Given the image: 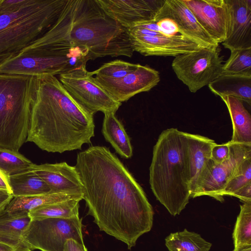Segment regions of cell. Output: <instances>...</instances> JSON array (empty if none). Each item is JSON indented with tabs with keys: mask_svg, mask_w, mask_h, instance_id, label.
I'll return each mask as SVG.
<instances>
[{
	"mask_svg": "<svg viewBox=\"0 0 251 251\" xmlns=\"http://www.w3.org/2000/svg\"><path fill=\"white\" fill-rule=\"evenodd\" d=\"M229 111L232 124V143L251 144V116L240 100L231 96L220 97Z\"/></svg>",
	"mask_w": 251,
	"mask_h": 251,
	"instance_id": "cell-22",
	"label": "cell"
},
{
	"mask_svg": "<svg viewBox=\"0 0 251 251\" xmlns=\"http://www.w3.org/2000/svg\"><path fill=\"white\" fill-rule=\"evenodd\" d=\"M129 37L134 51L144 56L176 57L205 47L197 41L179 34Z\"/></svg>",
	"mask_w": 251,
	"mask_h": 251,
	"instance_id": "cell-15",
	"label": "cell"
},
{
	"mask_svg": "<svg viewBox=\"0 0 251 251\" xmlns=\"http://www.w3.org/2000/svg\"><path fill=\"white\" fill-rule=\"evenodd\" d=\"M114 112L104 113L102 133L105 139L122 157L130 158L133 150L130 139Z\"/></svg>",
	"mask_w": 251,
	"mask_h": 251,
	"instance_id": "cell-23",
	"label": "cell"
},
{
	"mask_svg": "<svg viewBox=\"0 0 251 251\" xmlns=\"http://www.w3.org/2000/svg\"><path fill=\"white\" fill-rule=\"evenodd\" d=\"M30 0H0V12L13 11L27 4Z\"/></svg>",
	"mask_w": 251,
	"mask_h": 251,
	"instance_id": "cell-34",
	"label": "cell"
},
{
	"mask_svg": "<svg viewBox=\"0 0 251 251\" xmlns=\"http://www.w3.org/2000/svg\"><path fill=\"white\" fill-rule=\"evenodd\" d=\"M232 238L234 247L251 245V201L240 205V211L234 226Z\"/></svg>",
	"mask_w": 251,
	"mask_h": 251,
	"instance_id": "cell-30",
	"label": "cell"
},
{
	"mask_svg": "<svg viewBox=\"0 0 251 251\" xmlns=\"http://www.w3.org/2000/svg\"><path fill=\"white\" fill-rule=\"evenodd\" d=\"M0 189L8 191L11 194V189L9 185L7 178L0 173Z\"/></svg>",
	"mask_w": 251,
	"mask_h": 251,
	"instance_id": "cell-38",
	"label": "cell"
},
{
	"mask_svg": "<svg viewBox=\"0 0 251 251\" xmlns=\"http://www.w3.org/2000/svg\"><path fill=\"white\" fill-rule=\"evenodd\" d=\"M232 196L239 199L243 202L251 201V183L235 192Z\"/></svg>",
	"mask_w": 251,
	"mask_h": 251,
	"instance_id": "cell-35",
	"label": "cell"
},
{
	"mask_svg": "<svg viewBox=\"0 0 251 251\" xmlns=\"http://www.w3.org/2000/svg\"><path fill=\"white\" fill-rule=\"evenodd\" d=\"M223 74L251 75V48L231 50Z\"/></svg>",
	"mask_w": 251,
	"mask_h": 251,
	"instance_id": "cell-29",
	"label": "cell"
},
{
	"mask_svg": "<svg viewBox=\"0 0 251 251\" xmlns=\"http://www.w3.org/2000/svg\"><path fill=\"white\" fill-rule=\"evenodd\" d=\"M83 185L88 214L101 231L128 249L152 226L153 210L140 185L105 146L78 153L75 166Z\"/></svg>",
	"mask_w": 251,
	"mask_h": 251,
	"instance_id": "cell-1",
	"label": "cell"
},
{
	"mask_svg": "<svg viewBox=\"0 0 251 251\" xmlns=\"http://www.w3.org/2000/svg\"><path fill=\"white\" fill-rule=\"evenodd\" d=\"M69 239L84 244L79 216L31 220L22 235L24 245L32 251H63Z\"/></svg>",
	"mask_w": 251,
	"mask_h": 251,
	"instance_id": "cell-8",
	"label": "cell"
},
{
	"mask_svg": "<svg viewBox=\"0 0 251 251\" xmlns=\"http://www.w3.org/2000/svg\"><path fill=\"white\" fill-rule=\"evenodd\" d=\"M59 80L69 94L93 115L98 111L116 113L122 104L96 82L86 65L60 74Z\"/></svg>",
	"mask_w": 251,
	"mask_h": 251,
	"instance_id": "cell-10",
	"label": "cell"
},
{
	"mask_svg": "<svg viewBox=\"0 0 251 251\" xmlns=\"http://www.w3.org/2000/svg\"><path fill=\"white\" fill-rule=\"evenodd\" d=\"M13 198L8 191L0 189V211L5 208Z\"/></svg>",
	"mask_w": 251,
	"mask_h": 251,
	"instance_id": "cell-37",
	"label": "cell"
},
{
	"mask_svg": "<svg viewBox=\"0 0 251 251\" xmlns=\"http://www.w3.org/2000/svg\"><path fill=\"white\" fill-rule=\"evenodd\" d=\"M251 183V157L246 159L226 185L222 196H232L233 193Z\"/></svg>",
	"mask_w": 251,
	"mask_h": 251,
	"instance_id": "cell-32",
	"label": "cell"
},
{
	"mask_svg": "<svg viewBox=\"0 0 251 251\" xmlns=\"http://www.w3.org/2000/svg\"><path fill=\"white\" fill-rule=\"evenodd\" d=\"M94 78L116 101L121 103L137 94L149 91L160 80L157 71L140 64L136 69L119 79Z\"/></svg>",
	"mask_w": 251,
	"mask_h": 251,
	"instance_id": "cell-13",
	"label": "cell"
},
{
	"mask_svg": "<svg viewBox=\"0 0 251 251\" xmlns=\"http://www.w3.org/2000/svg\"><path fill=\"white\" fill-rule=\"evenodd\" d=\"M229 141L222 144H216L212 148L211 158L216 163H221L229 156Z\"/></svg>",
	"mask_w": 251,
	"mask_h": 251,
	"instance_id": "cell-33",
	"label": "cell"
},
{
	"mask_svg": "<svg viewBox=\"0 0 251 251\" xmlns=\"http://www.w3.org/2000/svg\"><path fill=\"white\" fill-rule=\"evenodd\" d=\"M31 170L47 184L51 193L83 195V185L75 167L66 162L34 164Z\"/></svg>",
	"mask_w": 251,
	"mask_h": 251,
	"instance_id": "cell-18",
	"label": "cell"
},
{
	"mask_svg": "<svg viewBox=\"0 0 251 251\" xmlns=\"http://www.w3.org/2000/svg\"><path fill=\"white\" fill-rule=\"evenodd\" d=\"M33 164L18 151L0 146V173L7 178L30 170Z\"/></svg>",
	"mask_w": 251,
	"mask_h": 251,
	"instance_id": "cell-28",
	"label": "cell"
},
{
	"mask_svg": "<svg viewBox=\"0 0 251 251\" xmlns=\"http://www.w3.org/2000/svg\"><path fill=\"white\" fill-rule=\"evenodd\" d=\"M44 47L78 48L86 50L91 60L131 57L134 52L127 29L107 15L96 0H67L49 29L22 50Z\"/></svg>",
	"mask_w": 251,
	"mask_h": 251,
	"instance_id": "cell-2",
	"label": "cell"
},
{
	"mask_svg": "<svg viewBox=\"0 0 251 251\" xmlns=\"http://www.w3.org/2000/svg\"><path fill=\"white\" fill-rule=\"evenodd\" d=\"M14 251H33L26 247H21L15 250Z\"/></svg>",
	"mask_w": 251,
	"mask_h": 251,
	"instance_id": "cell-41",
	"label": "cell"
},
{
	"mask_svg": "<svg viewBox=\"0 0 251 251\" xmlns=\"http://www.w3.org/2000/svg\"><path fill=\"white\" fill-rule=\"evenodd\" d=\"M109 17L126 29L154 21L165 0H96Z\"/></svg>",
	"mask_w": 251,
	"mask_h": 251,
	"instance_id": "cell-12",
	"label": "cell"
},
{
	"mask_svg": "<svg viewBox=\"0 0 251 251\" xmlns=\"http://www.w3.org/2000/svg\"><path fill=\"white\" fill-rule=\"evenodd\" d=\"M63 251H87V250L84 244H80L72 239H69L64 244Z\"/></svg>",
	"mask_w": 251,
	"mask_h": 251,
	"instance_id": "cell-36",
	"label": "cell"
},
{
	"mask_svg": "<svg viewBox=\"0 0 251 251\" xmlns=\"http://www.w3.org/2000/svg\"><path fill=\"white\" fill-rule=\"evenodd\" d=\"M188 168L191 198L211 159L213 147L217 144L214 140L198 134L186 132Z\"/></svg>",
	"mask_w": 251,
	"mask_h": 251,
	"instance_id": "cell-19",
	"label": "cell"
},
{
	"mask_svg": "<svg viewBox=\"0 0 251 251\" xmlns=\"http://www.w3.org/2000/svg\"><path fill=\"white\" fill-rule=\"evenodd\" d=\"M31 221L29 215L11 217L0 211V243L15 249L25 247L22 235Z\"/></svg>",
	"mask_w": 251,
	"mask_h": 251,
	"instance_id": "cell-25",
	"label": "cell"
},
{
	"mask_svg": "<svg viewBox=\"0 0 251 251\" xmlns=\"http://www.w3.org/2000/svg\"><path fill=\"white\" fill-rule=\"evenodd\" d=\"M139 65V64L115 60L104 64L97 70L91 72V74L101 79H117L133 71Z\"/></svg>",
	"mask_w": 251,
	"mask_h": 251,
	"instance_id": "cell-31",
	"label": "cell"
},
{
	"mask_svg": "<svg viewBox=\"0 0 251 251\" xmlns=\"http://www.w3.org/2000/svg\"><path fill=\"white\" fill-rule=\"evenodd\" d=\"M149 182L172 215L185 208L191 198L186 132L170 128L161 133L153 149Z\"/></svg>",
	"mask_w": 251,
	"mask_h": 251,
	"instance_id": "cell-4",
	"label": "cell"
},
{
	"mask_svg": "<svg viewBox=\"0 0 251 251\" xmlns=\"http://www.w3.org/2000/svg\"><path fill=\"white\" fill-rule=\"evenodd\" d=\"M15 250L9 246L0 243V251H14Z\"/></svg>",
	"mask_w": 251,
	"mask_h": 251,
	"instance_id": "cell-40",
	"label": "cell"
},
{
	"mask_svg": "<svg viewBox=\"0 0 251 251\" xmlns=\"http://www.w3.org/2000/svg\"><path fill=\"white\" fill-rule=\"evenodd\" d=\"M71 199H83V195L65 193H49L31 197H13L2 212L11 217L28 215L36 208Z\"/></svg>",
	"mask_w": 251,
	"mask_h": 251,
	"instance_id": "cell-20",
	"label": "cell"
},
{
	"mask_svg": "<svg viewBox=\"0 0 251 251\" xmlns=\"http://www.w3.org/2000/svg\"><path fill=\"white\" fill-rule=\"evenodd\" d=\"M67 0H30L0 12V64L41 37L57 19Z\"/></svg>",
	"mask_w": 251,
	"mask_h": 251,
	"instance_id": "cell-5",
	"label": "cell"
},
{
	"mask_svg": "<svg viewBox=\"0 0 251 251\" xmlns=\"http://www.w3.org/2000/svg\"><path fill=\"white\" fill-rule=\"evenodd\" d=\"M208 86L220 97L231 96L251 104V75L222 74Z\"/></svg>",
	"mask_w": 251,
	"mask_h": 251,
	"instance_id": "cell-21",
	"label": "cell"
},
{
	"mask_svg": "<svg viewBox=\"0 0 251 251\" xmlns=\"http://www.w3.org/2000/svg\"><path fill=\"white\" fill-rule=\"evenodd\" d=\"M88 52L78 48H39L22 50L0 64V73L40 77L86 65Z\"/></svg>",
	"mask_w": 251,
	"mask_h": 251,
	"instance_id": "cell-7",
	"label": "cell"
},
{
	"mask_svg": "<svg viewBox=\"0 0 251 251\" xmlns=\"http://www.w3.org/2000/svg\"><path fill=\"white\" fill-rule=\"evenodd\" d=\"M80 199L67 201L39 207L31 210L28 215L31 220L49 218H71L79 216Z\"/></svg>",
	"mask_w": 251,
	"mask_h": 251,
	"instance_id": "cell-27",
	"label": "cell"
},
{
	"mask_svg": "<svg viewBox=\"0 0 251 251\" xmlns=\"http://www.w3.org/2000/svg\"><path fill=\"white\" fill-rule=\"evenodd\" d=\"M220 51L219 46H210L179 55L173 60L172 69L189 91L196 93L223 74L224 56Z\"/></svg>",
	"mask_w": 251,
	"mask_h": 251,
	"instance_id": "cell-9",
	"label": "cell"
},
{
	"mask_svg": "<svg viewBox=\"0 0 251 251\" xmlns=\"http://www.w3.org/2000/svg\"><path fill=\"white\" fill-rule=\"evenodd\" d=\"M233 251H251V245H240L234 247Z\"/></svg>",
	"mask_w": 251,
	"mask_h": 251,
	"instance_id": "cell-39",
	"label": "cell"
},
{
	"mask_svg": "<svg viewBox=\"0 0 251 251\" xmlns=\"http://www.w3.org/2000/svg\"><path fill=\"white\" fill-rule=\"evenodd\" d=\"M13 197H31L51 193L47 184L32 170L7 177Z\"/></svg>",
	"mask_w": 251,
	"mask_h": 251,
	"instance_id": "cell-24",
	"label": "cell"
},
{
	"mask_svg": "<svg viewBox=\"0 0 251 251\" xmlns=\"http://www.w3.org/2000/svg\"><path fill=\"white\" fill-rule=\"evenodd\" d=\"M229 13L228 29L222 43L230 51L251 48V0H226Z\"/></svg>",
	"mask_w": 251,
	"mask_h": 251,
	"instance_id": "cell-17",
	"label": "cell"
},
{
	"mask_svg": "<svg viewBox=\"0 0 251 251\" xmlns=\"http://www.w3.org/2000/svg\"><path fill=\"white\" fill-rule=\"evenodd\" d=\"M198 22L218 44L226 39L229 13L226 0H182Z\"/></svg>",
	"mask_w": 251,
	"mask_h": 251,
	"instance_id": "cell-14",
	"label": "cell"
},
{
	"mask_svg": "<svg viewBox=\"0 0 251 251\" xmlns=\"http://www.w3.org/2000/svg\"><path fill=\"white\" fill-rule=\"evenodd\" d=\"M93 115L67 91L59 79L39 77L26 142L43 151L62 153L80 150L94 136Z\"/></svg>",
	"mask_w": 251,
	"mask_h": 251,
	"instance_id": "cell-3",
	"label": "cell"
},
{
	"mask_svg": "<svg viewBox=\"0 0 251 251\" xmlns=\"http://www.w3.org/2000/svg\"><path fill=\"white\" fill-rule=\"evenodd\" d=\"M165 241L169 251H209L212 246L200 234L186 228L171 233Z\"/></svg>",
	"mask_w": 251,
	"mask_h": 251,
	"instance_id": "cell-26",
	"label": "cell"
},
{
	"mask_svg": "<svg viewBox=\"0 0 251 251\" xmlns=\"http://www.w3.org/2000/svg\"><path fill=\"white\" fill-rule=\"evenodd\" d=\"M229 157L221 163L209 160L201 181L192 197L207 196L223 202L222 193L241 163L251 157V144L229 141Z\"/></svg>",
	"mask_w": 251,
	"mask_h": 251,
	"instance_id": "cell-11",
	"label": "cell"
},
{
	"mask_svg": "<svg viewBox=\"0 0 251 251\" xmlns=\"http://www.w3.org/2000/svg\"><path fill=\"white\" fill-rule=\"evenodd\" d=\"M168 17L176 24L179 34L204 47L219 46L201 25L182 0H165L155 19Z\"/></svg>",
	"mask_w": 251,
	"mask_h": 251,
	"instance_id": "cell-16",
	"label": "cell"
},
{
	"mask_svg": "<svg viewBox=\"0 0 251 251\" xmlns=\"http://www.w3.org/2000/svg\"><path fill=\"white\" fill-rule=\"evenodd\" d=\"M39 77L0 73V146L18 151L26 142Z\"/></svg>",
	"mask_w": 251,
	"mask_h": 251,
	"instance_id": "cell-6",
	"label": "cell"
}]
</instances>
